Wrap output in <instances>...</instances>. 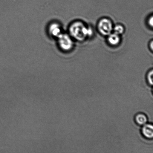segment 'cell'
Returning a JSON list of instances; mask_svg holds the SVG:
<instances>
[{"label":"cell","instance_id":"cell-7","mask_svg":"<svg viewBox=\"0 0 153 153\" xmlns=\"http://www.w3.org/2000/svg\"><path fill=\"white\" fill-rule=\"evenodd\" d=\"M134 120L137 125L143 126L148 122L147 117L144 114L139 113L135 116Z\"/></svg>","mask_w":153,"mask_h":153},{"label":"cell","instance_id":"cell-5","mask_svg":"<svg viewBox=\"0 0 153 153\" xmlns=\"http://www.w3.org/2000/svg\"><path fill=\"white\" fill-rule=\"evenodd\" d=\"M142 136L146 139H152L153 137V126L152 124H145L141 129Z\"/></svg>","mask_w":153,"mask_h":153},{"label":"cell","instance_id":"cell-10","mask_svg":"<svg viewBox=\"0 0 153 153\" xmlns=\"http://www.w3.org/2000/svg\"><path fill=\"white\" fill-rule=\"evenodd\" d=\"M148 24L150 27H152L153 25V16H151L148 19Z\"/></svg>","mask_w":153,"mask_h":153},{"label":"cell","instance_id":"cell-6","mask_svg":"<svg viewBox=\"0 0 153 153\" xmlns=\"http://www.w3.org/2000/svg\"><path fill=\"white\" fill-rule=\"evenodd\" d=\"M120 40L121 39L120 35L115 33H111L108 36V42L111 46L118 45L120 43Z\"/></svg>","mask_w":153,"mask_h":153},{"label":"cell","instance_id":"cell-4","mask_svg":"<svg viewBox=\"0 0 153 153\" xmlns=\"http://www.w3.org/2000/svg\"><path fill=\"white\" fill-rule=\"evenodd\" d=\"M48 31L51 37L56 39L63 33L62 28L60 24L56 22H53L49 25Z\"/></svg>","mask_w":153,"mask_h":153},{"label":"cell","instance_id":"cell-2","mask_svg":"<svg viewBox=\"0 0 153 153\" xmlns=\"http://www.w3.org/2000/svg\"><path fill=\"white\" fill-rule=\"evenodd\" d=\"M56 39L58 47L61 51L68 52L72 50L74 43L73 38L69 34L63 32Z\"/></svg>","mask_w":153,"mask_h":153},{"label":"cell","instance_id":"cell-3","mask_svg":"<svg viewBox=\"0 0 153 153\" xmlns=\"http://www.w3.org/2000/svg\"><path fill=\"white\" fill-rule=\"evenodd\" d=\"M97 27L99 32L105 36H108L111 33L114 27L111 21L107 18L100 19L97 24Z\"/></svg>","mask_w":153,"mask_h":153},{"label":"cell","instance_id":"cell-11","mask_svg":"<svg viewBox=\"0 0 153 153\" xmlns=\"http://www.w3.org/2000/svg\"><path fill=\"white\" fill-rule=\"evenodd\" d=\"M150 45H151L150 46V48L151 49V51H152L153 48V42L152 40V41H151V42L150 43Z\"/></svg>","mask_w":153,"mask_h":153},{"label":"cell","instance_id":"cell-1","mask_svg":"<svg viewBox=\"0 0 153 153\" xmlns=\"http://www.w3.org/2000/svg\"><path fill=\"white\" fill-rule=\"evenodd\" d=\"M68 30L69 34L72 38L79 41H83L93 34L92 28L88 27L80 21L73 22L70 25Z\"/></svg>","mask_w":153,"mask_h":153},{"label":"cell","instance_id":"cell-8","mask_svg":"<svg viewBox=\"0 0 153 153\" xmlns=\"http://www.w3.org/2000/svg\"><path fill=\"white\" fill-rule=\"evenodd\" d=\"M113 31L115 33L120 36L124 32V27L121 25H117L114 27Z\"/></svg>","mask_w":153,"mask_h":153},{"label":"cell","instance_id":"cell-9","mask_svg":"<svg viewBox=\"0 0 153 153\" xmlns=\"http://www.w3.org/2000/svg\"><path fill=\"white\" fill-rule=\"evenodd\" d=\"M153 70H151L148 72L146 76V80L148 85L152 86L153 85Z\"/></svg>","mask_w":153,"mask_h":153}]
</instances>
